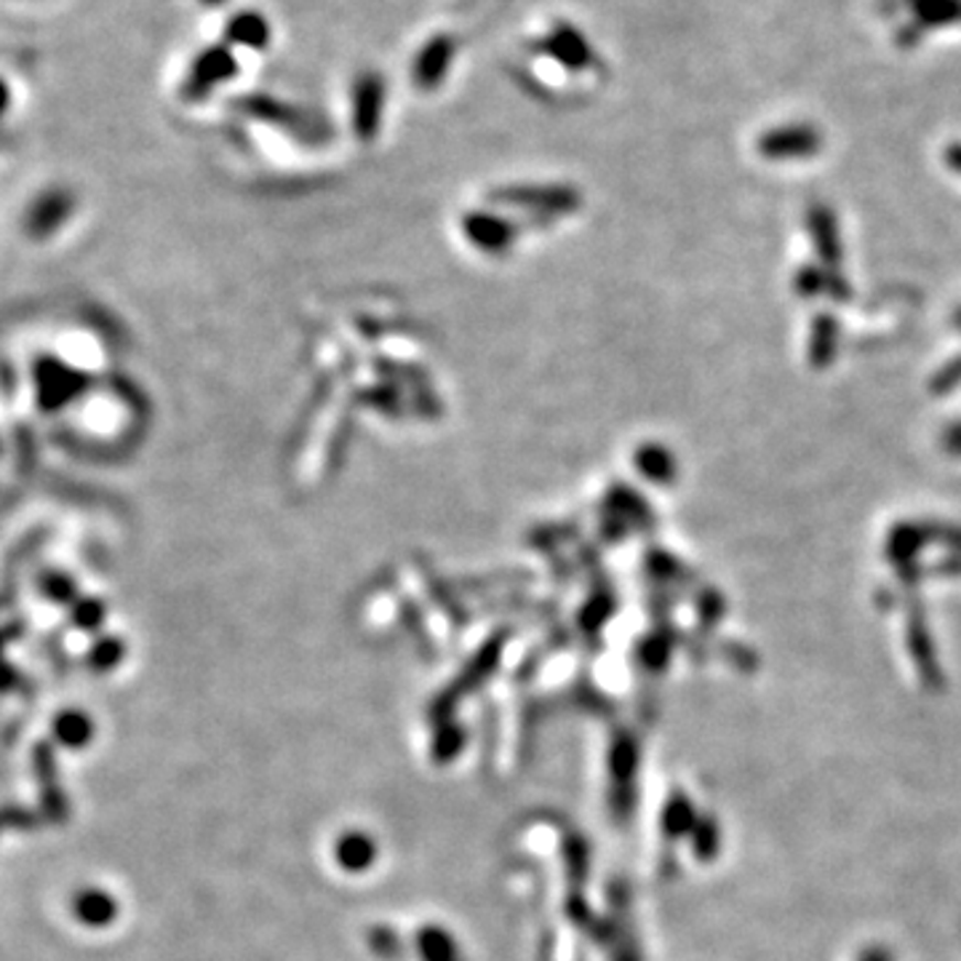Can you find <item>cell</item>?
Segmentation results:
<instances>
[{
  "label": "cell",
  "instance_id": "obj_3",
  "mask_svg": "<svg viewBox=\"0 0 961 961\" xmlns=\"http://www.w3.org/2000/svg\"><path fill=\"white\" fill-rule=\"evenodd\" d=\"M238 73L236 56L227 46H208L193 60L185 78V91L190 97H204V94L230 80Z\"/></svg>",
  "mask_w": 961,
  "mask_h": 961
},
{
  "label": "cell",
  "instance_id": "obj_20",
  "mask_svg": "<svg viewBox=\"0 0 961 961\" xmlns=\"http://www.w3.org/2000/svg\"><path fill=\"white\" fill-rule=\"evenodd\" d=\"M37 823V818L33 812H28V809L22 807H0V831L9 825L14 828H33Z\"/></svg>",
  "mask_w": 961,
  "mask_h": 961
},
{
  "label": "cell",
  "instance_id": "obj_19",
  "mask_svg": "<svg viewBox=\"0 0 961 961\" xmlns=\"http://www.w3.org/2000/svg\"><path fill=\"white\" fill-rule=\"evenodd\" d=\"M961 382V358H953L951 364L943 366V369L938 371V377L932 379V390L935 393H948L951 388H957Z\"/></svg>",
  "mask_w": 961,
  "mask_h": 961
},
{
  "label": "cell",
  "instance_id": "obj_10",
  "mask_svg": "<svg viewBox=\"0 0 961 961\" xmlns=\"http://www.w3.org/2000/svg\"><path fill=\"white\" fill-rule=\"evenodd\" d=\"M54 737L56 743L65 745L69 751L84 748L88 739L94 737V724L86 713L80 711H65L60 713L54 721Z\"/></svg>",
  "mask_w": 961,
  "mask_h": 961
},
{
  "label": "cell",
  "instance_id": "obj_22",
  "mask_svg": "<svg viewBox=\"0 0 961 961\" xmlns=\"http://www.w3.org/2000/svg\"><path fill=\"white\" fill-rule=\"evenodd\" d=\"M943 444H946V449L951 454H961V422H959V425H953L951 430H948Z\"/></svg>",
  "mask_w": 961,
  "mask_h": 961
},
{
  "label": "cell",
  "instance_id": "obj_13",
  "mask_svg": "<svg viewBox=\"0 0 961 961\" xmlns=\"http://www.w3.org/2000/svg\"><path fill=\"white\" fill-rule=\"evenodd\" d=\"M910 6L921 24H946L961 19V0H910Z\"/></svg>",
  "mask_w": 961,
  "mask_h": 961
},
{
  "label": "cell",
  "instance_id": "obj_24",
  "mask_svg": "<svg viewBox=\"0 0 961 961\" xmlns=\"http://www.w3.org/2000/svg\"><path fill=\"white\" fill-rule=\"evenodd\" d=\"M860 961H893V957H889L887 951H884V948H871L868 953H865L863 959Z\"/></svg>",
  "mask_w": 961,
  "mask_h": 961
},
{
  "label": "cell",
  "instance_id": "obj_18",
  "mask_svg": "<svg viewBox=\"0 0 961 961\" xmlns=\"http://www.w3.org/2000/svg\"><path fill=\"white\" fill-rule=\"evenodd\" d=\"M460 748H463V732H460L454 724L444 726V730L439 732V737H435V756H439L441 762H446V758L457 756Z\"/></svg>",
  "mask_w": 961,
  "mask_h": 961
},
{
  "label": "cell",
  "instance_id": "obj_11",
  "mask_svg": "<svg viewBox=\"0 0 961 961\" xmlns=\"http://www.w3.org/2000/svg\"><path fill=\"white\" fill-rule=\"evenodd\" d=\"M382 91H385V84L377 73H366L358 78L356 112H358V126H364L366 131L371 129V120H375V105L379 102V99H382Z\"/></svg>",
  "mask_w": 961,
  "mask_h": 961
},
{
  "label": "cell",
  "instance_id": "obj_21",
  "mask_svg": "<svg viewBox=\"0 0 961 961\" xmlns=\"http://www.w3.org/2000/svg\"><path fill=\"white\" fill-rule=\"evenodd\" d=\"M634 764H636V751L634 745H617L615 751V773L628 777L634 773Z\"/></svg>",
  "mask_w": 961,
  "mask_h": 961
},
{
  "label": "cell",
  "instance_id": "obj_6",
  "mask_svg": "<svg viewBox=\"0 0 961 961\" xmlns=\"http://www.w3.org/2000/svg\"><path fill=\"white\" fill-rule=\"evenodd\" d=\"M270 37H273V30H270L268 19L259 14V11H240L225 28L227 46H244L251 48V52H264Z\"/></svg>",
  "mask_w": 961,
  "mask_h": 961
},
{
  "label": "cell",
  "instance_id": "obj_14",
  "mask_svg": "<svg viewBox=\"0 0 961 961\" xmlns=\"http://www.w3.org/2000/svg\"><path fill=\"white\" fill-rule=\"evenodd\" d=\"M662 825L670 836H684V833L694 831L698 820H694V807L687 796H673L668 801L666 812H662Z\"/></svg>",
  "mask_w": 961,
  "mask_h": 961
},
{
  "label": "cell",
  "instance_id": "obj_7",
  "mask_svg": "<svg viewBox=\"0 0 961 961\" xmlns=\"http://www.w3.org/2000/svg\"><path fill=\"white\" fill-rule=\"evenodd\" d=\"M73 914H75V919L80 921V925L99 929V927H107L116 921L118 903H116V897H112L110 893H105V889L88 887V889H80V893L75 895Z\"/></svg>",
  "mask_w": 961,
  "mask_h": 961
},
{
  "label": "cell",
  "instance_id": "obj_8",
  "mask_svg": "<svg viewBox=\"0 0 961 961\" xmlns=\"http://www.w3.org/2000/svg\"><path fill=\"white\" fill-rule=\"evenodd\" d=\"M334 857H337V863L343 865L345 871L358 874V871H366L377 860V844L375 839L366 836V833L350 831L334 844Z\"/></svg>",
  "mask_w": 961,
  "mask_h": 961
},
{
  "label": "cell",
  "instance_id": "obj_12",
  "mask_svg": "<svg viewBox=\"0 0 961 961\" xmlns=\"http://www.w3.org/2000/svg\"><path fill=\"white\" fill-rule=\"evenodd\" d=\"M417 946H420V953L425 961H457V946L439 927L422 929Z\"/></svg>",
  "mask_w": 961,
  "mask_h": 961
},
{
  "label": "cell",
  "instance_id": "obj_23",
  "mask_svg": "<svg viewBox=\"0 0 961 961\" xmlns=\"http://www.w3.org/2000/svg\"><path fill=\"white\" fill-rule=\"evenodd\" d=\"M946 163H948V166L953 169V172L961 174V144H959V142L948 144V150H946Z\"/></svg>",
  "mask_w": 961,
  "mask_h": 961
},
{
  "label": "cell",
  "instance_id": "obj_9",
  "mask_svg": "<svg viewBox=\"0 0 961 961\" xmlns=\"http://www.w3.org/2000/svg\"><path fill=\"white\" fill-rule=\"evenodd\" d=\"M809 230L814 236V246H818L820 257L828 264H839L841 259V244H839V230L836 219L828 208H809Z\"/></svg>",
  "mask_w": 961,
  "mask_h": 961
},
{
  "label": "cell",
  "instance_id": "obj_5",
  "mask_svg": "<svg viewBox=\"0 0 961 961\" xmlns=\"http://www.w3.org/2000/svg\"><path fill=\"white\" fill-rule=\"evenodd\" d=\"M457 48L460 35L454 33H439L425 41L420 54L414 56V80L420 84V88H435L444 80L454 56H457Z\"/></svg>",
  "mask_w": 961,
  "mask_h": 961
},
{
  "label": "cell",
  "instance_id": "obj_17",
  "mask_svg": "<svg viewBox=\"0 0 961 961\" xmlns=\"http://www.w3.org/2000/svg\"><path fill=\"white\" fill-rule=\"evenodd\" d=\"M694 836V852H698L700 860H713V855L719 852V828L713 823L711 818L700 820L698 825H694L692 831Z\"/></svg>",
  "mask_w": 961,
  "mask_h": 961
},
{
  "label": "cell",
  "instance_id": "obj_16",
  "mask_svg": "<svg viewBox=\"0 0 961 961\" xmlns=\"http://www.w3.org/2000/svg\"><path fill=\"white\" fill-rule=\"evenodd\" d=\"M908 638H910V652H914L916 660H919V662H916V666H921V670H925L927 679H935L932 644H929V636H927L925 625H921V623H910Z\"/></svg>",
  "mask_w": 961,
  "mask_h": 961
},
{
  "label": "cell",
  "instance_id": "obj_1",
  "mask_svg": "<svg viewBox=\"0 0 961 961\" xmlns=\"http://www.w3.org/2000/svg\"><path fill=\"white\" fill-rule=\"evenodd\" d=\"M537 52L548 54L561 67L577 69V73L596 67V62H601L598 54L591 48V41L583 35V30L572 28L569 22L550 24L548 33L537 41Z\"/></svg>",
  "mask_w": 961,
  "mask_h": 961
},
{
  "label": "cell",
  "instance_id": "obj_26",
  "mask_svg": "<svg viewBox=\"0 0 961 961\" xmlns=\"http://www.w3.org/2000/svg\"><path fill=\"white\" fill-rule=\"evenodd\" d=\"M957 326L961 328V310H959V315H957Z\"/></svg>",
  "mask_w": 961,
  "mask_h": 961
},
{
  "label": "cell",
  "instance_id": "obj_15",
  "mask_svg": "<svg viewBox=\"0 0 961 961\" xmlns=\"http://www.w3.org/2000/svg\"><path fill=\"white\" fill-rule=\"evenodd\" d=\"M814 343L809 345V358L814 360V366H825L836 353V321H831L828 315H820L818 324L812 332Z\"/></svg>",
  "mask_w": 961,
  "mask_h": 961
},
{
  "label": "cell",
  "instance_id": "obj_2",
  "mask_svg": "<svg viewBox=\"0 0 961 961\" xmlns=\"http://www.w3.org/2000/svg\"><path fill=\"white\" fill-rule=\"evenodd\" d=\"M820 144H823V134L814 126L796 123L767 131L758 139V153L769 161H799V158L818 153Z\"/></svg>",
  "mask_w": 961,
  "mask_h": 961
},
{
  "label": "cell",
  "instance_id": "obj_25",
  "mask_svg": "<svg viewBox=\"0 0 961 961\" xmlns=\"http://www.w3.org/2000/svg\"><path fill=\"white\" fill-rule=\"evenodd\" d=\"M201 3H206V6H223L225 0H201Z\"/></svg>",
  "mask_w": 961,
  "mask_h": 961
},
{
  "label": "cell",
  "instance_id": "obj_4",
  "mask_svg": "<svg viewBox=\"0 0 961 961\" xmlns=\"http://www.w3.org/2000/svg\"><path fill=\"white\" fill-rule=\"evenodd\" d=\"M33 769H35L37 786H41L43 818H46L48 823H65L69 805H67L65 790L60 788V780H56V758H54L52 745H46V743L35 745Z\"/></svg>",
  "mask_w": 961,
  "mask_h": 961
}]
</instances>
